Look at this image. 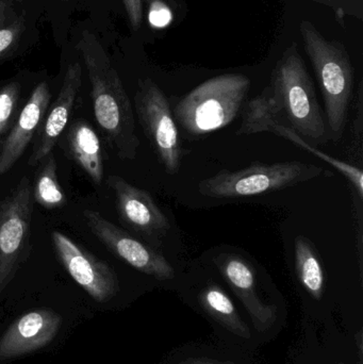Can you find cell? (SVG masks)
<instances>
[{"instance_id": "cell-1", "label": "cell", "mask_w": 363, "mask_h": 364, "mask_svg": "<svg viewBox=\"0 0 363 364\" xmlns=\"http://www.w3.org/2000/svg\"><path fill=\"white\" fill-rule=\"evenodd\" d=\"M91 82L96 122L121 160H134L140 147L129 96L119 73L94 34L83 31L78 44Z\"/></svg>"}, {"instance_id": "cell-2", "label": "cell", "mask_w": 363, "mask_h": 364, "mask_svg": "<svg viewBox=\"0 0 363 364\" xmlns=\"http://www.w3.org/2000/svg\"><path fill=\"white\" fill-rule=\"evenodd\" d=\"M266 91L273 117L279 123L289 126L313 145L330 138L315 85L296 43L283 51Z\"/></svg>"}, {"instance_id": "cell-3", "label": "cell", "mask_w": 363, "mask_h": 364, "mask_svg": "<svg viewBox=\"0 0 363 364\" xmlns=\"http://www.w3.org/2000/svg\"><path fill=\"white\" fill-rule=\"evenodd\" d=\"M300 32L323 95L328 136L337 142L345 132L353 95L355 76L349 51L340 41L324 38L311 21H300Z\"/></svg>"}, {"instance_id": "cell-4", "label": "cell", "mask_w": 363, "mask_h": 364, "mask_svg": "<svg viewBox=\"0 0 363 364\" xmlns=\"http://www.w3.org/2000/svg\"><path fill=\"white\" fill-rule=\"evenodd\" d=\"M244 75L225 74L205 81L179 100L174 119L192 136H205L230 125L249 94Z\"/></svg>"}, {"instance_id": "cell-5", "label": "cell", "mask_w": 363, "mask_h": 364, "mask_svg": "<svg viewBox=\"0 0 363 364\" xmlns=\"http://www.w3.org/2000/svg\"><path fill=\"white\" fill-rule=\"evenodd\" d=\"M324 170L300 161L253 164L243 170H223L198 183L202 196L215 199H240L283 190L317 178Z\"/></svg>"}, {"instance_id": "cell-6", "label": "cell", "mask_w": 363, "mask_h": 364, "mask_svg": "<svg viewBox=\"0 0 363 364\" xmlns=\"http://www.w3.org/2000/svg\"><path fill=\"white\" fill-rule=\"evenodd\" d=\"M134 106L153 153L168 174H178L183 159L180 136L170 102L151 79H140Z\"/></svg>"}, {"instance_id": "cell-7", "label": "cell", "mask_w": 363, "mask_h": 364, "mask_svg": "<svg viewBox=\"0 0 363 364\" xmlns=\"http://www.w3.org/2000/svg\"><path fill=\"white\" fill-rule=\"evenodd\" d=\"M32 210L31 183L25 176L0 201V293L28 257Z\"/></svg>"}, {"instance_id": "cell-8", "label": "cell", "mask_w": 363, "mask_h": 364, "mask_svg": "<svg viewBox=\"0 0 363 364\" xmlns=\"http://www.w3.org/2000/svg\"><path fill=\"white\" fill-rule=\"evenodd\" d=\"M83 215L91 232L117 258L136 271L157 279L170 280L175 277L172 265L158 250L109 222L99 212L87 209Z\"/></svg>"}, {"instance_id": "cell-9", "label": "cell", "mask_w": 363, "mask_h": 364, "mask_svg": "<svg viewBox=\"0 0 363 364\" xmlns=\"http://www.w3.org/2000/svg\"><path fill=\"white\" fill-rule=\"evenodd\" d=\"M107 184L114 192L121 224L144 237L155 250L161 247L170 232V223L153 197L117 175H110Z\"/></svg>"}, {"instance_id": "cell-10", "label": "cell", "mask_w": 363, "mask_h": 364, "mask_svg": "<svg viewBox=\"0 0 363 364\" xmlns=\"http://www.w3.org/2000/svg\"><path fill=\"white\" fill-rule=\"evenodd\" d=\"M51 239L64 269L94 301L108 303L119 293V279L110 265L60 231H53Z\"/></svg>"}, {"instance_id": "cell-11", "label": "cell", "mask_w": 363, "mask_h": 364, "mask_svg": "<svg viewBox=\"0 0 363 364\" xmlns=\"http://www.w3.org/2000/svg\"><path fill=\"white\" fill-rule=\"evenodd\" d=\"M259 132H271L276 136L288 139L294 144L305 149L308 153L313 154L322 161L330 164L332 168L341 173L347 179L356 192L362 198L363 195V173L362 168L352 164H345L338 158L332 157L323 153L321 149H317L315 145L310 144L302 138L298 132H294L289 126L279 123L272 114L270 97H269L266 89L257 97L251 100L245 107L243 112L242 124L239 128L237 134L238 136H246V134H259Z\"/></svg>"}, {"instance_id": "cell-12", "label": "cell", "mask_w": 363, "mask_h": 364, "mask_svg": "<svg viewBox=\"0 0 363 364\" xmlns=\"http://www.w3.org/2000/svg\"><path fill=\"white\" fill-rule=\"evenodd\" d=\"M62 318L46 308L31 310L17 318L0 338V361L18 358L45 348L57 337Z\"/></svg>"}, {"instance_id": "cell-13", "label": "cell", "mask_w": 363, "mask_h": 364, "mask_svg": "<svg viewBox=\"0 0 363 364\" xmlns=\"http://www.w3.org/2000/svg\"><path fill=\"white\" fill-rule=\"evenodd\" d=\"M215 263L230 288L242 301L259 331H266L276 322L277 309L260 299L256 287V275L249 261L239 255L223 252L215 257Z\"/></svg>"}, {"instance_id": "cell-14", "label": "cell", "mask_w": 363, "mask_h": 364, "mask_svg": "<svg viewBox=\"0 0 363 364\" xmlns=\"http://www.w3.org/2000/svg\"><path fill=\"white\" fill-rule=\"evenodd\" d=\"M81 82L82 68L80 63L74 62L70 64L66 70L59 95L53 102L50 112L47 113L40 134L34 143L33 151L28 161L30 166H38V164L53 151L55 143L67 126L75 100L80 90Z\"/></svg>"}, {"instance_id": "cell-15", "label": "cell", "mask_w": 363, "mask_h": 364, "mask_svg": "<svg viewBox=\"0 0 363 364\" xmlns=\"http://www.w3.org/2000/svg\"><path fill=\"white\" fill-rule=\"evenodd\" d=\"M50 92L45 81L34 87L14 127L0 147V176L6 174L21 159L38 126L46 115Z\"/></svg>"}, {"instance_id": "cell-16", "label": "cell", "mask_w": 363, "mask_h": 364, "mask_svg": "<svg viewBox=\"0 0 363 364\" xmlns=\"http://www.w3.org/2000/svg\"><path fill=\"white\" fill-rule=\"evenodd\" d=\"M72 160L82 168L94 183L99 186L104 179V155L95 130L87 122H72L66 136Z\"/></svg>"}, {"instance_id": "cell-17", "label": "cell", "mask_w": 363, "mask_h": 364, "mask_svg": "<svg viewBox=\"0 0 363 364\" xmlns=\"http://www.w3.org/2000/svg\"><path fill=\"white\" fill-rule=\"evenodd\" d=\"M202 309L223 325L226 329L242 339H251V331L243 322L234 303L217 284H208L198 295Z\"/></svg>"}, {"instance_id": "cell-18", "label": "cell", "mask_w": 363, "mask_h": 364, "mask_svg": "<svg viewBox=\"0 0 363 364\" xmlns=\"http://www.w3.org/2000/svg\"><path fill=\"white\" fill-rule=\"evenodd\" d=\"M296 267L298 279L305 290L317 301L322 299L325 284L323 267L315 246L303 235L296 240Z\"/></svg>"}, {"instance_id": "cell-19", "label": "cell", "mask_w": 363, "mask_h": 364, "mask_svg": "<svg viewBox=\"0 0 363 364\" xmlns=\"http://www.w3.org/2000/svg\"><path fill=\"white\" fill-rule=\"evenodd\" d=\"M31 186L32 198L45 209H58L67 203L57 176V162L53 151L42 161Z\"/></svg>"}, {"instance_id": "cell-20", "label": "cell", "mask_w": 363, "mask_h": 364, "mask_svg": "<svg viewBox=\"0 0 363 364\" xmlns=\"http://www.w3.org/2000/svg\"><path fill=\"white\" fill-rule=\"evenodd\" d=\"M21 95V85L11 82L0 89V139L10 125ZM1 147V142H0Z\"/></svg>"}, {"instance_id": "cell-21", "label": "cell", "mask_w": 363, "mask_h": 364, "mask_svg": "<svg viewBox=\"0 0 363 364\" xmlns=\"http://www.w3.org/2000/svg\"><path fill=\"white\" fill-rule=\"evenodd\" d=\"M23 18L17 17L8 25L0 28V60L14 50L23 32Z\"/></svg>"}, {"instance_id": "cell-22", "label": "cell", "mask_w": 363, "mask_h": 364, "mask_svg": "<svg viewBox=\"0 0 363 364\" xmlns=\"http://www.w3.org/2000/svg\"><path fill=\"white\" fill-rule=\"evenodd\" d=\"M311 1L332 9L339 21H342L345 17L362 19L363 16V0H311Z\"/></svg>"}, {"instance_id": "cell-23", "label": "cell", "mask_w": 363, "mask_h": 364, "mask_svg": "<svg viewBox=\"0 0 363 364\" xmlns=\"http://www.w3.org/2000/svg\"><path fill=\"white\" fill-rule=\"evenodd\" d=\"M130 25L134 29H139L143 19V0H123Z\"/></svg>"}, {"instance_id": "cell-24", "label": "cell", "mask_w": 363, "mask_h": 364, "mask_svg": "<svg viewBox=\"0 0 363 364\" xmlns=\"http://www.w3.org/2000/svg\"><path fill=\"white\" fill-rule=\"evenodd\" d=\"M11 12H12V6L8 0H0V28L8 25L6 21H9Z\"/></svg>"}, {"instance_id": "cell-25", "label": "cell", "mask_w": 363, "mask_h": 364, "mask_svg": "<svg viewBox=\"0 0 363 364\" xmlns=\"http://www.w3.org/2000/svg\"><path fill=\"white\" fill-rule=\"evenodd\" d=\"M177 364H234L230 363H223V361L212 360L208 358H188L180 361Z\"/></svg>"}, {"instance_id": "cell-26", "label": "cell", "mask_w": 363, "mask_h": 364, "mask_svg": "<svg viewBox=\"0 0 363 364\" xmlns=\"http://www.w3.org/2000/svg\"><path fill=\"white\" fill-rule=\"evenodd\" d=\"M356 338H357V340H356V343H357L358 350H359L360 358H362V331H359V333H358V335L356 336Z\"/></svg>"}, {"instance_id": "cell-27", "label": "cell", "mask_w": 363, "mask_h": 364, "mask_svg": "<svg viewBox=\"0 0 363 364\" xmlns=\"http://www.w3.org/2000/svg\"><path fill=\"white\" fill-rule=\"evenodd\" d=\"M17 1H21V0H17Z\"/></svg>"}]
</instances>
